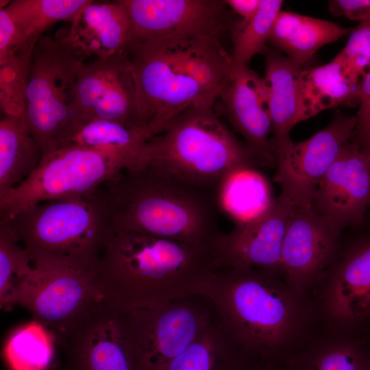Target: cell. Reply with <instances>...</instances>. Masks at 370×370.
Wrapping results in <instances>:
<instances>
[{"mask_svg": "<svg viewBox=\"0 0 370 370\" xmlns=\"http://www.w3.org/2000/svg\"><path fill=\"white\" fill-rule=\"evenodd\" d=\"M199 293L212 301L234 338L263 360L278 362L299 345L311 321L305 293L264 269L219 264Z\"/></svg>", "mask_w": 370, "mask_h": 370, "instance_id": "obj_1", "label": "cell"}, {"mask_svg": "<svg viewBox=\"0 0 370 370\" xmlns=\"http://www.w3.org/2000/svg\"><path fill=\"white\" fill-rule=\"evenodd\" d=\"M214 251L184 242L112 231L98 278L106 303L119 311L158 306L199 293L217 265Z\"/></svg>", "mask_w": 370, "mask_h": 370, "instance_id": "obj_2", "label": "cell"}, {"mask_svg": "<svg viewBox=\"0 0 370 370\" xmlns=\"http://www.w3.org/2000/svg\"><path fill=\"white\" fill-rule=\"evenodd\" d=\"M112 231L175 240L217 251V195L145 164L123 171L100 188Z\"/></svg>", "mask_w": 370, "mask_h": 370, "instance_id": "obj_3", "label": "cell"}, {"mask_svg": "<svg viewBox=\"0 0 370 370\" xmlns=\"http://www.w3.org/2000/svg\"><path fill=\"white\" fill-rule=\"evenodd\" d=\"M145 164L217 197L231 175L258 166L213 108L201 106L187 109L143 145Z\"/></svg>", "mask_w": 370, "mask_h": 370, "instance_id": "obj_4", "label": "cell"}, {"mask_svg": "<svg viewBox=\"0 0 370 370\" xmlns=\"http://www.w3.org/2000/svg\"><path fill=\"white\" fill-rule=\"evenodd\" d=\"M1 219L32 262L97 265L112 232L99 189L82 197L44 201Z\"/></svg>", "mask_w": 370, "mask_h": 370, "instance_id": "obj_5", "label": "cell"}, {"mask_svg": "<svg viewBox=\"0 0 370 370\" xmlns=\"http://www.w3.org/2000/svg\"><path fill=\"white\" fill-rule=\"evenodd\" d=\"M86 58L65 38L42 35L32 54L24 121L42 156L69 144L80 128L73 103Z\"/></svg>", "mask_w": 370, "mask_h": 370, "instance_id": "obj_6", "label": "cell"}, {"mask_svg": "<svg viewBox=\"0 0 370 370\" xmlns=\"http://www.w3.org/2000/svg\"><path fill=\"white\" fill-rule=\"evenodd\" d=\"M34 270L14 295L20 306L62 347L98 310L108 305L98 278V265L36 261Z\"/></svg>", "mask_w": 370, "mask_h": 370, "instance_id": "obj_7", "label": "cell"}, {"mask_svg": "<svg viewBox=\"0 0 370 370\" xmlns=\"http://www.w3.org/2000/svg\"><path fill=\"white\" fill-rule=\"evenodd\" d=\"M127 169L125 161L112 154L66 145L42 156L26 180L0 195V218L44 201L94 194Z\"/></svg>", "mask_w": 370, "mask_h": 370, "instance_id": "obj_8", "label": "cell"}, {"mask_svg": "<svg viewBox=\"0 0 370 370\" xmlns=\"http://www.w3.org/2000/svg\"><path fill=\"white\" fill-rule=\"evenodd\" d=\"M119 312L133 370L161 369L219 317L212 301L201 293Z\"/></svg>", "mask_w": 370, "mask_h": 370, "instance_id": "obj_9", "label": "cell"}, {"mask_svg": "<svg viewBox=\"0 0 370 370\" xmlns=\"http://www.w3.org/2000/svg\"><path fill=\"white\" fill-rule=\"evenodd\" d=\"M127 56L134 92L133 125L151 137L190 108H213L214 103L164 47H130Z\"/></svg>", "mask_w": 370, "mask_h": 370, "instance_id": "obj_10", "label": "cell"}, {"mask_svg": "<svg viewBox=\"0 0 370 370\" xmlns=\"http://www.w3.org/2000/svg\"><path fill=\"white\" fill-rule=\"evenodd\" d=\"M130 22L128 47L217 36L230 22L217 0H121Z\"/></svg>", "mask_w": 370, "mask_h": 370, "instance_id": "obj_11", "label": "cell"}, {"mask_svg": "<svg viewBox=\"0 0 370 370\" xmlns=\"http://www.w3.org/2000/svg\"><path fill=\"white\" fill-rule=\"evenodd\" d=\"M319 308L334 330L362 333L370 325V228L354 236L325 274Z\"/></svg>", "mask_w": 370, "mask_h": 370, "instance_id": "obj_12", "label": "cell"}, {"mask_svg": "<svg viewBox=\"0 0 370 370\" xmlns=\"http://www.w3.org/2000/svg\"><path fill=\"white\" fill-rule=\"evenodd\" d=\"M356 125L355 116L336 111L332 121L309 138L274 152L273 180L295 207H311L321 179L353 138Z\"/></svg>", "mask_w": 370, "mask_h": 370, "instance_id": "obj_13", "label": "cell"}, {"mask_svg": "<svg viewBox=\"0 0 370 370\" xmlns=\"http://www.w3.org/2000/svg\"><path fill=\"white\" fill-rule=\"evenodd\" d=\"M343 230L311 207H295L282 250L285 282L297 291L305 293L336 260Z\"/></svg>", "mask_w": 370, "mask_h": 370, "instance_id": "obj_14", "label": "cell"}, {"mask_svg": "<svg viewBox=\"0 0 370 370\" xmlns=\"http://www.w3.org/2000/svg\"><path fill=\"white\" fill-rule=\"evenodd\" d=\"M370 200V153L353 138L321 179L311 208L343 229L365 225Z\"/></svg>", "mask_w": 370, "mask_h": 370, "instance_id": "obj_15", "label": "cell"}, {"mask_svg": "<svg viewBox=\"0 0 370 370\" xmlns=\"http://www.w3.org/2000/svg\"><path fill=\"white\" fill-rule=\"evenodd\" d=\"M295 208L280 193L258 216L223 234L217 249V264L282 273L283 242Z\"/></svg>", "mask_w": 370, "mask_h": 370, "instance_id": "obj_16", "label": "cell"}, {"mask_svg": "<svg viewBox=\"0 0 370 370\" xmlns=\"http://www.w3.org/2000/svg\"><path fill=\"white\" fill-rule=\"evenodd\" d=\"M219 99L224 115L243 138L246 148L257 164L275 168L269 138L272 125L264 79L247 64H232L229 79Z\"/></svg>", "mask_w": 370, "mask_h": 370, "instance_id": "obj_17", "label": "cell"}, {"mask_svg": "<svg viewBox=\"0 0 370 370\" xmlns=\"http://www.w3.org/2000/svg\"><path fill=\"white\" fill-rule=\"evenodd\" d=\"M64 362L56 370H133L120 312L106 305L60 347Z\"/></svg>", "mask_w": 370, "mask_h": 370, "instance_id": "obj_18", "label": "cell"}, {"mask_svg": "<svg viewBox=\"0 0 370 370\" xmlns=\"http://www.w3.org/2000/svg\"><path fill=\"white\" fill-rule=\"evenodd\" d=\"M130 22L121 0L91 1L71 21L65 38L86 58L110 60L127 57Z\"/></svg>", "mask_w": 370, "mask_h": 370, "instance_id": "obj_19", "label": "cell"}, {"mask_svg": "<svg viewBox=\"0 0 370 370\" xmlns=\"http://www.w3.org/2000/svg\"><path fill=\"white\" fill-rule=\"evenodd\" d=\"M265 61L263 77L268 93L273 136V153L293 140L290 133L303 121L301 114L299 75L301 67L277 49L265 47L262 52Z\"/></svg>", "mask_w": 370, "mask_h": 370, "instance_id": "obj_20", "label": "cell"}, {"mask_svg": "<svg viewBox=\"0 0 370 370\" xmlns=\"http://www.w3.org/2000/svg\"><path fill=\"white\" fill-rule=\"evenodd\" d=\"M260 360L234 338L218 317L160 370H252Z\"/></svg>", "mask_w": 370, "mask_h": 370, "instance_id": "obj_21", "label": "cell"}, {"mask_svg": "<svg viewBox=\"0 0 370 370\" xmlns=\"http://www.w3.org/2000/svg\"><path fill=\"white\" fill-rule=\"evenodd\" d=\"M177 67L195 81L214 103L219 100L229 79L232 55L219 36H211L164 45Z\"/></svg>", "mask_w": 370, "mask_h": 370, "instance_id": "obj_22", "label": "cell"}, {"mask_svg": "<svg viewBox=\"0 0 370 370\" xmlns=\"http://www.w3.org/2000/svg\"><path fill=\"white\" fill-rule=\"evenodd\" d=\"M352 30L328 21L280 11L268 42L302 67L319 49L350 34Z\"/></svg>", "mask_w": 370, "mask_h": 370, "instance_id": "obj_23", "label": "cell"}, {"mask_svg": "<svg viewBox=\"0 0 370 370\" xmlns=\"http://www.w3.org/2000/svg\"><path fill=\"white\" fill-rule=\"evenodd\" d=\"M360 82L346 73L337 55L331 62L311 69H301L299 75L302 121L320 112L359 103Z\"/></svg>", "mask_w": 370, "mask_h": 370, "instance_id": "obj_24", "label": "cell"}, {"mask_svg": "<svg viewBox=\"0 0 370 370\" xmlns=\"http://www.w3.org/2000/svg\"><path fill=\"white\" fill-rule=\"evenodd\" d=\"M335 332L310 343L286 365L291 370H368L369 332Z\"/></svg>", "mask_w": 370, "mask_h": 370, "instance_id": "obj_25", "label": "cell"}, {"mask_svg": "<svg viewBox=\"0 0 370 370\" xmlns=\"http://www.w3.org/2000/svg\"><path fill=\"white\" fill-rule=\"evenodd\" d=\"M42 158L24 119L3 115L0 121V195L26 180Z\"/></svg>", "mask_w": 370, "mask_h": 370, "instance_id": "obj_26", "label": "cell"}, {"mask_svg": "<svg viewBox=\"0 0 370 370\" xmlns=\"http://www.w3.org/2000/svg\"><path fill=\"white\" fill-rule=\"evenodd\" d=\"M152 137L143 130L118 122L93 119L81 127L69 145L106 152L125 161L128 169L139 166L143 145Z\"/></svg>", "mask_w": 370, "mask_h": 370, "instance_id": "obj_27", "label": "cell"}, {"mask_svg": "<svg viewBox=\"0 0 370 370\" xmlns=\"http://www.w3.org/2000/svg\"><path fill=\"white\" fill-rule=\"evenodd\" d=\"M56 347L49 331L33 320L12 332L3 356L8 370H51L57 364Z\"/></svg>", "mask_w": 370, "mask_h": 370, "instance_id": "obj_28", "label": "cell"}, {"mask_svg": "<svg viewBox=\"0 0 370 370\" xmlns=\"http://www.w3.org/2000/svg\"><path fill=\"white\" fill-rule=\"evenodd\" d=\"M90 0H14L5 8L24 36V43L37 42L54 23L72 21Z\"/></svg>", "mask_w": 370, "mask_h": 370, "instance_id": "obj_29", "label": "cell"}, {"mask_svg": "<svg viewBox=\"0 0 370 370\" xmlns=\"http://www.w3.org/2000/svg\"><path fill=\"white\" fill-rule=\"evenodd\" d=\"M127 64V56L110 60H95L81 64L77 73L73 103L80 127L92 120L96 106Z\"/></svg>", "mask_w": 370, "mask_h": 370, "instance_id": "obj_30", "label": "cell"}, {"mask_svg": "<svg viewBox=\"0 0 370 370\" xmlns=\"http://www.w3.org/2000/svg\"><path fill=\"white\" fill-rule=\"evenodd\" d=\"M257 166H247L231 175L222 185L220 190L228 194L229 210L239 221L245 223L261 214L271 204L269 184ZM219 190V191H220ZM227 208V209H228Z\"/></svg>", "mask_w": 370, "mask_h": 370, "instance_id": "obj_31", "label": "cell"}, {"mask_svg": "<svg viewBox=\"0 0 370 370\" xmlns=\"http://www.w3.org/2000/svg\"><path fill=\"white\" fill-rule=\"evenodd\" d=\"M282 4L281 0H260L250 19L232 25V64L247 65L256 54L262 52Z\"/></svg>", "mask_w": 370, "mask_h": 370, "instance_id": "obj_32", "label": "cell"}, {"mask_svg": "<svg viewBox=\"0 0 370 370\" xmlns=\"http://www.w3.org/2000/svg\"><path fill=\"white\" fill-rule=\"evenodd\" d=\"M34 270L31 257L12 232L8 222L0 218V307L11 308L18 290Z\"/></svg>", "mask_w": 370, "mask_h": 370, "instance_id": "obj_33", "label": "cell"}, {"mask_svg": "<svg viewBox=\"0 0 370 370\" xmlns=\"http://www.w3.org/2000/svg\"><path fill=\"white\" fill-rule=\"evenodd\" d=\"M35 43H25L0 61V106L4 115L24 117L26 93Z\"/></svg>", "mask_w": 370, "mask_h": 370, "instance_id": "obj_34", "label": "cell"}, {"mask_svg": "<svg viewBox=\"0 0 370 370\" xmlns=\"http://www.w3.org/2000/svg\"><path fill=\"white\" fill-rule=\"evenodd\" d=\"M347 75L355 82L370 69V21L352 29L345 47L338 53Z\"/></svg>", "mask_w": 370, "mask_h": 370, "instance_id": "obj_35", "label": "cell"}, {"mask_svg": "<svg viewBox=\"0 0 370 370\" xmlns=\"http://www.w3.org/2000/svg\"><path fill=\"white\" fill-rule=\"evenodd\" d=\"M358 104L354 138L370 153V69L360 82Z\"/></svg>", "mask_w": 370, "mask_h": 370, "instance_id": "obj_36", "label": "cell"}, {"mask_svg": "<svg viewBox=\"0 0 370 370\" xmlns=\"http://www.w3.org/2000/svg\"><path fill=\"white\" fill-rule=\"evenodd\" d=\"M24 36L5 8L0 9V61L14 55L23 45Z\"/></svg>", "mask_w": 370, "mask_h": 370, "instance_id": "obj_37", "label": "cell"}, {"mask_svg": "<svg viewBox=\"0 0 370 370\" xmlns=\"http://www.w3.org/2000/svg\"><path fill=\"white\" fill-rule=\"evenodd\" d=\"M328 8L334 16L359 22L370 21V0H332Z\"/></svg>", "mask_w": 370, "mask_h": 370, "instance_id": "obj_38", "label": "cell"}, {"mask_svg": "<svg viewBox=\"0 0 370 370\" xmlns=\"http://www.w3.org/2000/svg\"><path fill=\"white\" fill-rule=\"evenodd\" d=\"M260 0H225V4L239 14L243 20L250 19L256 12Z\"/></svg>", "mask_w": 370, "mask_h": 370, "instance_id": "obj_39", "label": "cell"}, {"mask_svg": "<svg viewBox=\"0 0 370 370\" xmlns=\"http://www.w3.org/2000/svg\"><path fill=\"white\" fill-rule=\"evenodd\" d=\"M252 370H284V367L275 361L261 360Z\"/></svg>", "mask_w": 370, "mask_h": 370, "instance_id": "obj_40", "label": "cell"}, {"mask_svg": "<svg viewBox=\"0 0 370 370\" xmlns=\"http://www.w3.org/2000/svg\"><path fill=\"white\" fill-rule=\"evenodd\" d=\"M368 370H370V333H369V362Z\"/></svg>", "mask_w": 370, "mask_h": 370, "instance_id": "obj_41", "label": "cell"}, {"mask_svg": "<svg viewBox=\"0 0 370 370\" xmlns=\"http://www.w3.org/2000/svg\"><path fill=\"white\" fill-rule=\"evenodd\" d=\"M284 370H291V369L288 367V365H286L284 366Z\"/></svg>", "mask_w": 370, "mask_h": 370, "instance_id": "obj_42", "label": "cell"}, {"mask_svg": "<svg viewBox=\"0 0 370 370\" xmlns=\"http://www.w3.org/2000/svg\"><path fill=\"white\" fill-rule=\"evenodd\" d=\"M51 370H56V369H55V368H53V369H51Z\"/></svg>", "mask_w": 370, "mask_h": 370, "instance_id": "obj_43", "label": "cell"}, {"mask_svg": "<svg viewBox=\"0 0 370 370\" xmlns=\"http://www.w3.org/2000/svg\"><path fill=\"white\" fill-rule=\"evenodd\" d=\"M369 205H370V200H369Z\"/></svg>", "mask_w": 370, "mask_h": 370, "instance_id": "obj_44", "label": "cell"}]
</instances>
